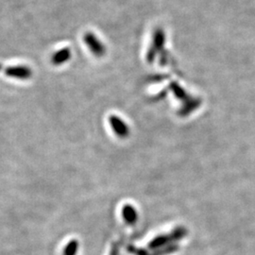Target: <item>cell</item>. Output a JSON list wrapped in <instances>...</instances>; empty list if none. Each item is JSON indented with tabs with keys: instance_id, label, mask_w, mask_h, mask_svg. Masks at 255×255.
<instances>
[{
	"instance_id": "cell-1",
	"label": "cell",
	"mask_w": 255,
	"mask_h": 255,
	"mask_svg": "<svg viewBox=\"0 0 255 255\" xmlns=\"http://www.w3.org/2000/svg\"><path fill=\"white\" fill-rule=\"evenodd\" d=\"M86 46L89 50L97 57H102L106 52V47L102 44L101 40L93 32H86L83 37Z\"/></svg>"
},
{
	"instance_id": "cell-2",
	"label": "cell",
	"mask_w": 255,
	"mask_h": 255,
	"mask_svg": "<svg viewBox=\"0 0 255 255\" xmlns=\"http://www.w3.org/2000/svg\"><path fill=\"white\" fill-rule=\"evenodd\" d=\"M165 42V34L162 28H157L154 31L153 40H152V46L148 50L147 53V60L148 62H152L154 59L155 55L159 52L164 47Z\"/></svg>"
},
{
	"instance_id": "cell-3",
	"label": "cell",
	"mask_w": 255,
	"mask_h": 255,
	"mask_svg": "<svg viewBox=\"0 0 255 255\" xmlns=\"http://www.w3.org/2000/svg\"><path fill=\"white\" fill-rule=\"evenodd\" d=\"M110 124L114 128L116 134L120 137H126L129 133V128L128 127L127 124L116 116H111L109 119Z\"/></svg>"
},
{
	"instance_id": "cell-4",
	"label": "cell",
	"mask_w": 255,
	"mask_h": 255,
	"mask_svg": "<svg viewBox=\"0 0 255 255\" xmlns=\"http://www.w3.org/2000/svg\"><path fill=\"white\" fill-rule=\"evenodd\" d=\"M5 73L9 77L17 78L21 80H27L31 77L32 71L27 66H11L6 69Z\"/></svg>"
},
{
	"instance_id": "cell-5",
	"label": "cell",
	"mask_w": 255,
	"mask_h": 255,
	"mask_svg": "<svg viewBox=\"0 0 255 255\" xmlns=\"http://www.w3.org/2000/svg\"><path fill=\"white\" fill-rule=\"evenodd\" d=\"M71 58V50L68 47H64L63 49L55 52L51 62L54 65H62V64L68 62Z\"/></svg>"
},
{
	"instance_id": "cell-6",
	"label": "cell",
	"mask_w": 255,
	"mask_h": 255,
	"mask_svg": "<svg viewBox=\"0 0 255 255\" xmlns=\"http://www.w3.org/2000/svg\"><path fill=\"white\" fill-rule=\"evenodd\" d=\"M122 214H123V218L125 219L128 223L133 224L136 222L138 215H137L136 210L133 206H131L129 204L125 205L122 210Z\"/></svg>"
},
{
	"instance_id": "cell-7",
	"label": "cell",
	"mask_w": 255,
	"mask_h": 255,
	"mask_svg": "<svg viewBox=\"0 0 255 255\" xmlns=\"http://www.w3.org/2000/svg\"><path fill=\"white\" fill-rule=\"evenodd\" d=\"M0 68H1V65H0Z\"/></svg>"
}]
</instances>
